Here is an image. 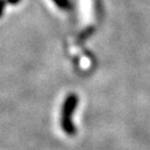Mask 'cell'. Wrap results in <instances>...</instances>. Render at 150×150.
Returning <instances> with one entry per match:
<instances>
[{
  "instance_id": "1",
  "label": "cell",
  "mask_w": 150,
  "mask_h": 150,
  "mask_svg": "<svg viewBox=\"0 0 150 150\" xmlns=\"http://www.w3.org/2000/svg\"><path fill=\"white\" fill-rule=\"evenodd\" d=\"M53 1L64 9H68L70 7V3H69L68 0H53Z\"/></svg>"
}]
</instances>
